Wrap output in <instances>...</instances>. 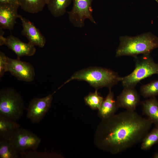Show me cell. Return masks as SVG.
I'll use <instances>...</instances> for the list:
<instances>
[{
    "instance_id": "obj_11",
    "label": "cell",
    "mask_w": 158,
    "mask_h": 158,
    "mask_svg": "<svg viewBox=\"0 0 158 158\" xmlns=\"http://www.w3.org/2000/svg\"><path fill=\"white\" fill-rule=\"evenodd\" d=\"M19 6L17 4H0V28L13 30L19 15L18 11Z\"/></svg>"
},
{
    "instance_id": "obj_3",
    "label": "cell",
    "mask_w": 158,
    "mask_h": 158,
    "mask_svg": "<svg viewBox=\"0 0 158 158\" xmlns=\"http://www.w3.org/2000/svg\"><path fill=\"white\" fill-rule=\"evenodd\" d=\"M120 78L116 72L110 69L101 67H90L75 73L58 89L75 80L85 81L96 90L104 87L111 89L120 81Z\"/></svg>"
},
{
    "instance_id": "obj_12",
    "label": "cell",
    "mask_w": 158,
    "mask_h": 158,
    "mask_svg": "<svg viewBox=\"0 0 158 158\" xmlns=\"http://www.w3.org/2000/svg\"><path fill=\"white\" fill-rule=\"evenodd\" d=\"M18 18L22 23V34L27 38L28 42L31 44L43 47L46 43V39L39 30L33 23L21 15H19Z\"/></svg>"
},
{
    "instance_id": "obj_7",
    "label": "cell",
    "mask_w": 158,
    "mask_h": 158,
    "mask_svg": "<svg viewBox=\"0 0 158 158\" xmlns=\"http://www.w3.org/2000/svg\"><path fill=\"white\" fill-rule=\"evenodd\" d=\"M9 140L19 154L28 150H36L41 142L40 138L35 134L20 127Z\"/></svg>"
},
{
    "instance_id": "obj_27",
    "label": "cell",
    "mask_w": 158,
    "mask_h": 158,
    "mask_svg": "<svg viewBox=\"0 0 158 158\" xmlns=\"http://www.w3.org/2000/svg\"><path fill=\"white\" fill-rule=\"evenodd\" d=\"M155 1L158 4V0H155Z\"/></svg>"
},
{
    "instance_id": "obj_14",
    "label": "cell",
    "mask_w": 158,
    "mask_h": 158,
    "mask_svg": "<svg viewBox=\"0 0 158 158\" xmlns=\"http://www.w3.org/2000/svg\"><path fill=\"white\" fill-rule=\"evenodd\" d=\"M119 108L116 101L114 99L113 93L109 89V91L104 99L99 111V115L102 119L109 118L114 115Z\"/></svg>"
},
{
    "instance_id": "obj_20",
    "label": "cell",
    "mask_w": 158,
    "mask_h": 158,
    "mask_svg": "<svg viewBox=\"0 0 158 158\" xmlns=\"http://www.w3.org/2000/svg\"><path fill=\"white\" fill-rule=\"evenodd\" d=\"M158 143V126H155L152 130L148 132L141 142V148L142 150H149Z\"/></svg>"
},
{
    "instance_id": "obj_10",
    "label": "cell",
    "mask_w": 158,
    "mask_h": 158,
    "mask_svg": "<svg viewBox=\"0 0 158 158\" xmlns=\"http://www.w3.org/2000/svg\"><path fill=\"white\" fill-rule=\"evenodd\" d=\"M0 29V46L5 45L16 54L17 58L25 56H32L35 54L36 49L34 45L29 42H24L12 35L5 37L3 36V29Z\"/></svg>"
},
{
    "instance_id": "obj_21",
    "label": "cell",
    "mask_w": 158,
    "mask_h": 158,
    "mask_svg": "<svg viewBox=\"0 0 158 158\" xmlns=\"http://www.w3.org/2000/svg\"><path fill=\"white\" fill-rule=\"evenodd\" d=\"M104 99L98 92L97 90H96L94 92L90 93L84 98L86 104L92 110H99Z\"/></svg>"
},
{
    "instance_id": "obj_17",
    "label": "cell",
    "mask_w": 158,
    "mask_h": 158,
    "mask_svg": "<svg viewBox=\"0 0 158 158\" xmlns=\"http://www.w3.org/2000/svg\"><path fill=\"white\" fill-rule=\"evenodd\" d=\"M72 0H48L47 5L48 10L55 17L63 15L66 8L70 5Z\"/></svg>"
},
{
    "instance_id": "obj_25",
    "label": "cell",
    "mask_w": 158,
    "mask_h": 158,
    "mask_svg": "<svg viewBox=\"0 0 158 158\" xmlns=\"http://www.w3.org/2000/svg\"><path fill=\"white\" fill-rule=\"evenodd\" d=\"M6 3L17 4H19L17 0H0V4Z\"/></svg>"
},
{
    "instance_id": "obj_5",
    "label": "cell",
    "mask_w": 158,
    "mask_h": 158,
    "mask_svg": "<svg viewBox=\"0 0 158 158\" xmlns=\"http://www.w3.org/2000/svg\"><path fill=\"white\" fill-rule=\"evenodd\" d=\"M25 109L21 95L13 88H3L0 91V116L16 121L23 115Z\"/></svg>"
},
{
    "instance_id": "obj_22",
    "label": "cell",
    "mask_w": 158,
    "mask_h": 158,
    "mask_svg": "<svg viewBox=\"0 0 158 158\" xmlns=\"http://www.w3.org/2000/svg\"><path fill=\"white\" fill-rule=\"evenodd\" d=\"M140 92L145 98H151L158 95V80L142 85L140 89Z\"/></svg>"
},
{
    "instance_id": "obj_23",
    "label": "cell",
    "mask_w": 158,
    "mask_h": 158,
    "mask_svg": "<svg viewBox=\"0 0 158 158\" xmlns=\"http://www.w3.org/2000/svg\"><path fill=\"white\" fill-rule=\"evenodd\" d=\"M22 158H51L60 157L55 153L50 152L44 151L38 152L36 150H28L20 153Z\"/></svg>"
},
{
    "instance_id": "obj_9",
    "label": "cell",
    "mask_w": 158,
    "mask_h": 158,
    "mask_svg": "<svg viewBox=\"0 0 158 158\" xmlns=\"http://www.w3.org/2000/svg\"><path fill=\"white\" fill-rule=\"evenodd\" d=\"M7 71L19 80L30 82L35 76L34 68L29 62L8 57Z\"/></svg>"
},
{
    "instance_id": "obj_16",
    "label": "cell",
    "mask_w": 158,
    "mask_h": 158,
    "mask_svg": "<svg viewBox=\"0 0 158 158\" xmlns=\"http://www.w3.org/2000/svg\"><path fill=\"white\" fill-rule=\"evenodd\" d=\"M20 127L16 121L0 116V139H9Z\"/></svg>"
},
{
    "instance_id": "obj_13",
    "label": "cell",
    "mask_w": 158,
    "mask_h": 158,
    "mask_svg": "<svg viewBox=\"0 0 158 158\" xmlns=\"http://www.w3.org/2000/svg\"><path fill=\"white\" fill-rule=\"evenodd\" d=\"M119 108L135 111L140 102V95L134 87H125L117 97Z\"/></svg>"
},
{
    "instance_id": "obj_1",
    "label": "cell",
    "mask_w": 158,
    "mask_h": 158,
    "mask_svg": "<svg viewBox=\"0 0 158 158\" xmlns=\"http://www.w3.org/2000/svg\"><path fill=\"white\" fill-rule=\"evenodd\" d=\"M153 123L135 111L126 110L105 119L99 130L100 147L117 154L141 142Z\"/></svg>"
},
{
    "instance_id": "obj_19",
    "label": "cell",
    "mask_w": 158,
    "mask_h": 158,
    "mask_svg": "<svg viewBox=\"0 0 158 158\" xmlns=\"http://www.w3.org/2000/svg\"><path fill=\"white\" fill-rule=\"evenodd\" d=\"M19 155L9 139H0V158H18Z\"/></svg>"
},
{
    "instance_id": "obj_2",
    "label": "cell",
    "mask_w": 158,
    "mask_h": 158,
    "mask_svg": "<svg viewBox=\"0 0 158 158\" xmlns=\"http://www.w3.org/2000/svg\"><path fill=\"white\" fill-rule=\"evenodd\" d=\"M120 44L117 49L116 57L128 56L134 57L140 54H149L158 48V37L151 32L135 37H121Z\"/></svg>"
},
{
    "instance_id": "obj_6",
    "label": "cell",
    "mask_w": 158,
    "mask_h": 158,
    "mask_svg": "<svg viewBox=\"0 0 158 158\" xmlns=\"http://www.w3.org/2000/svg\"><path fill=\"white\" fill-rule=\"evenodd\" d=\"M72 10L67 12L70 21L76 27L82 28L85 25V20L89 19L96 24L92 16V3L93 0H72Z\"/></svg>"
},
{
    "instance_id": "obj_18",
    "label": "cell",
    "mask_w": 158,
    "mask_h": 158,
    "mask_svg": "<svg viewBox=\"0 0 158 158\" xmlns=\"http://www.w3.org/2000/svg\"><path fill=\"white\" fill-rule=\"evenodd\" d=\"M21 8L31 13L42 11L48 0H17Z\"/></svg>"
},
{
    "instance_id": "obj_8",
    "label": "cell",
    "mask_w": 158,
    "mask_h": 158,
    "mask_svg": "<svg viewBox=\"0 0 158 158\" xmlns=\"http://www.w3.org/2000/svg\"><path fill=\"white\" fill-rule=\"evenodd\" d=\"M53 94L42 98L35 97L30 102L26 109V117L33 123H38L43 118L51 106Z\"/></svg>"
},
{
    "instance_id": "obj_26",
    "label": "cell",
    "mask_w": 158,
    "mask_h": 158,
    "mask_svg": "<svg viewBox=\"0 0 158 158\" xmlns=\"http://www.w3.org/2000/svg\"><path fill=\"white\" fill-rule=\"evenodd\" d=\"M153 157L154 158H158V152L155 153L154 154Z\"/></svg>"
},
{
    "instance_id": "obj_4",
    "label": "cell",
    "mask_w": 158,
    "mask_h": 158,
    "mask_svg": "<svg viewBox=\"0 0 158 158\" xmlns=\"http://www.w3.org/2000/svg\"><path fill=\"white\" fill-rule=\"evenodd\" d=\"M134 58V70L129 75L121 77L120 81L124 87H134L141 80L153 75H158V63L154 62L150 54Z\"/></svg>"
},
{
    "instance_id": "obj_24",
    "label": "cell",
    "mask_w": 158,
    "mask_h": 158,
    "mask_svg": "<svg viewBox=\"0 0 158 158\" xmlns=\"http://www.w3.org/2000/svg\"><path fill=\"white\" fill-rule=\"evenodd\" d=\"M8 57L1 51H0V78H1L7 71Z\"/></svg>"
},
{
    "instance_id": "obj_15",
    "label": "cell",
    "mask_w": 158,
    "mask_h": 158,
    "mask_svg": "<svg viewBox=\"0 0 158 158\" xmlns=\"http://www.w3.org/2000/svg\"><path fill=\"white\" fill-rule=\"evenodd\" d=\"M142 113L156 126H158V101L155 97L150 98L141 102Z\"/></svg>"
}]
</instances>
